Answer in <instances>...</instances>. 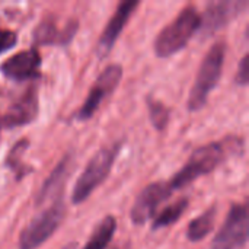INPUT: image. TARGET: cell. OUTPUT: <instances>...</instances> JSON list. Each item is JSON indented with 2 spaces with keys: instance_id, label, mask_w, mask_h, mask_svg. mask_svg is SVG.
Wrapping results in <instances>:
<instances>
[{
  "instance_id": "cell-1",
  "label": "cell",
  "mask_w": 249,
  "mask_h": 249,
  "mask_svg": "<svg viewBox=\"0 0 249 249\" xmlns=\"http://www.w3.org/2000/svg\"><path fill=\"white\" fill-rule=\"evenodd\" d=\"M244 152V140L238 136H228L219 142L207 143L198 147L185 162V165L168 182L171 191L182 190L200 177L209 175L226 159Z\"/></svg>"
},
{
  "instance_id": "cell-2",
  "label": "cell",
  "mask_w": 249,
  "mask_h": 249,
  "mask_svg": "<svg viewBox=\"0 0 249 249\" xmlns=\"http://www.w3.org/2000/svg\"><path fill=\"white\" fill-rule=\"evenodd\" d=\"M201 15L193 4L185 6L177 18L169 22L155 39V54L168 58L187 47L190 39L200 31Z\"/></svg>"
},
{
  "instance_id": "cell-3",
  "label": "cell",
  "mask_w": 249,
  "mask_h": 249,
  "mask_svg": "<svg viewBox=\"0 0 249 249\" xmlns=\"http://www.w3.org/2000/svg\"><path fill=\"white\" fill-rule=\"evenodd\" d=\"M225 57H226V44L223 41L214 42L210 47V50L206 53L204 58L201 60L196 82L190 90V96L187 102L188 111L197 112L207 104L212 90L217 86L222 77Z\"/></svg>"
},
{
  "instance_id": "cell-4",
  "label": "cell",
  "mask_w": 249,
  "mask_h": 249,
  "mask_svg": "<svg viewBox=\"0 0 249 249\" xmlns=\"http://www.w3.org/2000/svg\"><path fill=\"white\" fill-rule=\"evenodd\" d=\"M123 147V142L111 143L102 149H99L92 159L88 162L86 168L77 178L73 193H71V203L82 204L86 201L90 194L108 178L120 152Z\"/></svg>"
},
{
  "instance_id": "cell-5",
  "label": "cell",
  "mask_w": 249,
  "mask_h": 249,
  "mask_svg": "<svg viewBox=\"0 0 249 249\" xmlns=\"http://www.w3.org/2000/svg\"><path fill=\"white\" fill-rule=\"evenodd\" d=\"M66 214L64 196L51 201L50 207L38 213L19 235V249H36L47 242L60 228Z\"/></svg>"
},
{
  "instance_id": "cell-6",
  "label": "cell",
  "mask_w": 249,
  "mask_h": 249,
  "mask_svg": "<svg viewBox=\"0 0 249 249\" xmlns=\"http://www.w3.org/2000/svg\"><path fill=\"white\" fill-rule=\"evenodd\" d=\"M248 206L233 203L228 217L212 241V249H242L248 242Z\"/></svg>"
},
{
  "instance_id": "cell-7",
  "label": "cell",
  "mask_w": 249,
  "mask_h": 249,
  "mask_svg": "<svg viewBox=\"0 0 249 249\" xmlns=\"http://www.w3.org/2000/svg\"><path fill=\"white\" fill-rule=\"evenodd\" d=\"M123 77V67L120 64H109L107 66L101 74L96 77L93 86L90 88L85 102L82 104L80 109L77 111V120L86 121L93 117V114L99 109L101 104L112 95L117 89Z\"/></svg>"
},
{
  "instance_id": "cell-8",
  "label": "cell",
  "mask_w": 249,
  "mask_h": 249,
  "mask_svg": "<svg viewBox=\"0 0 249 249\" xmlns=\"http://www.w3.org/2000/svg\"><path fill=\"white\" fill-rule=\"evenodd\" d=\"M248 6L247 0H219L207 3L201 16V35H204V38H210L213 34L223 29L242 12H245Z\"/></svg>"
},
{
  "instance_id": "cell-9",
  "label": "cell",
  "mask_w": 249,
  "mask_h": 249,
  "mask_svg": "<svg viewBox=\"0 0 249 249\" xmlns=\"http://www.w3.org/2000/svg\"><path fill=\"white\" fill-rule=\"evenodd\" d=\"M38 86L29 85L28 89L0 115V128H16L34 123L38 117Z\"/></svg>"
},
{
  "instance_id": "cell-10",
  "label": "cell",
  "mask_w": 249,
  "mask_h": 249,
  "mask_svg": "<svg viewBox=\"0 0 249 249\" xmlns=\"http://www.w3.org/2000/svg\"><path fill=\"white\" fill-rule=\"evenodd\" d=\"M171 196H172V191L166 181H158V182L149 184L146 188L142 190V193L137 196L131 207V212H130L131 222L136 226L144 225L155 216L158 207Z\"/></svg>"
},
{
  "instance_id": "cell-11",
  "label": "cell",
  "mask_w": 249,
  "mask_h": 249,
  "mask_svg": "<svg viewBox=\"0 0 249 249\" xmlns=\"http://www.w3.org/2000/svg\"><path fill=\"white\" fill-rule=\"evenodd\" d=\"M41 55L36 47L22 50L0 64V73L13 82L36 80L41 76Z\"/></svg>"
},
{
  "instance_id": "cell-12",
  "label": "cell",
  "mask_w": 249,
  "mask_h": 249,
  "mask_svg": "<svg viewBox=\"0 0 249 249\" xmlns=\"http://www.w3.org/2000/svg\"><path fill=\"white\" fill-rule=\"evenodd\" d=\"M139 4H140L139 0H124V1L118 3L114 15L108 20V23H107L105 29L102 31V35L96 44V53L101 58L107 57L111 53L114 44L117 42L118 36L121 35L123 29L125 28L128 19L133 16V13L139 7Z\"/></svg>"
},
{
  "instance_id": "cell-13",
  "label": "cell",
  "mask_w": 249,
  "mask_h": 249,
  "mask_svg": "<svg viewBox=\"0 0 249 249\" xmlns=\"http://www.w3.org/2000/svg\"><path fill=\"white\" fill-rule=\"evenodd\" d=\"M79 29V22L76 19H69L63 28H58L55 18L48 16L42 19L32 32V39L35 45H69L76 36Z\"/></svg>"
},
{
  "instance_id": "cell-14",
  "label": "cell",
  "mask_w": 249,
  "mask_h": 249,
  "mask_svg": "<svg viewBox=\"0 0 249 249\" xmlns=\"http://www.w3.org/2000/svg\"><path fill=\"white\" fill-rule=\"evenodd\" d=\"M71 165V155L67 153L61 158V160L57 163V166L51 171L48 178L44 181L38 196H36V206H42L47 201H54L55 198L61 197L64 193V185L69 178Z\"/></svg>"
},
{
  "instance_id": "cell-15",
  "label": "cell",
  "mask_w": 249,
  "mask_h": 249,
  "mask_svg": "<svg viewBox=\"0 0 249 249\" xmlns=\"http://www.w3.org/2000/svg\"><path fill=\"white\" fill-rule=\"evenodd\" d=\"M216 217H217V207L212 206L204 213H201L200 216L193 219L190 222V225L187 226V239L190 242L197 244V242L203 241L204 238H207L212 233V231L214 229Z\"/></svg>"
},
{
  "instance_id": "cell-16",
  "label": "cell",
  "mask_w": 249,
  "mask_h": 249,
  "mask_svg": "<svg viewBox=\"0 0 249 249\" xmlns=\"http://www.w3.org/2000/svg\"><path fill=\"white\" fill-rule=\"evenodd\" d=\"M29 147V140L28 139H20L19 142H16L12 149L9 150L6 159H4V166L12 171V174L15 175V179L16 181H22L25 177H28L34 168L23 163L22 162V156L25 153V150Z\"/></svg>"
},
{
  "instance_id": "cell-17",
  "label": "cell",
  "mask_w": 249,
  "mask_h": 249,
  "mask_svg": "<svg viewBox=\"0 0 249 249\" xmlns=\"http://www.w3.org/2000/svg\"><path fill=\"white\" fill-rule=\"evenodd\" d=\"M117 231V220L114 216H105L93 229L83 249H107Z\"/></svg>"
},
{
  "instance_id": "cell-18",
  "label": "cell",
  "mask_w": 249,
  "mask_h": 249,
  "mask_svg": "<svg viewBox=\"0 0 249 249\" xmlns=\"http://www.w3.org/2000/svg\"><path fill=\"white\" fill-rule=\"evenodd\" d=\"M188 206H190L188 197L178 198V200L174 201L172 204L166 206V207L153 219L152 231H159V229H163V228H168V226L175 225V223L184 216V213L187 212Z\"/></svg>"
},
{
  "instance_id": "cell-19",
  "label": "cell",
  "mask_w": 249,
  "mask_h": 249,
  "mask_svg": "<svg viewBox=\"0 0 249 249\" xmlns=\"http://www.w3.org/2000/svg\"><path fill=\"white\" fill-rule=\"evenodd\" d=\"M146 105L150 117V123L158 131H163L171 120V109L159 99H156L152 95H147L146 98Z\"/></svg>"
},
{
  "instance_id": "cell-20",
  "label": "cell",
  "mask_w": 249,
  "mask_h": 249,
  "mask_svg": "<svg viewBox=\"0 0 249 249\" xmlns=\"http://www.w3.org/2000/svg\"><path fill=\"white\" fill-rule=\"evenodd\" d=\"M249 82V55L245 54L241 58V63L238 66V71L235 76V83L239 86H247Z\"/></svg>"
},
{
  "instance_id": "cell-21",
  "label": "cell",
  "mask_w": 249,
  "mask_h": 249,
  "mask_svg": "<svg viewBox=\"0 0 249 249\" xmlns=\"http://www.w3.org/2000/svg\"><path fill=\"white\" fill-rule=\"evenodd\" d=\"M18 42V34L10 29H0V54L13 48Z\"/></svg>"
},
{
  "instance_id": "cell-22",
  "label": "cell",
  "mask_w": 249,
  "mask_h": 249,
  "mask_svg": "<svg viewBox=\"0 0 249 249\" xmlns=\"http://www.w3.org/2000/svg\"><path fill=\"white\" fill-rule=\"evenodd\" d=\"M111 249H120L118 247H114V248H111Z\"/></svg>"
}]
</instances>
